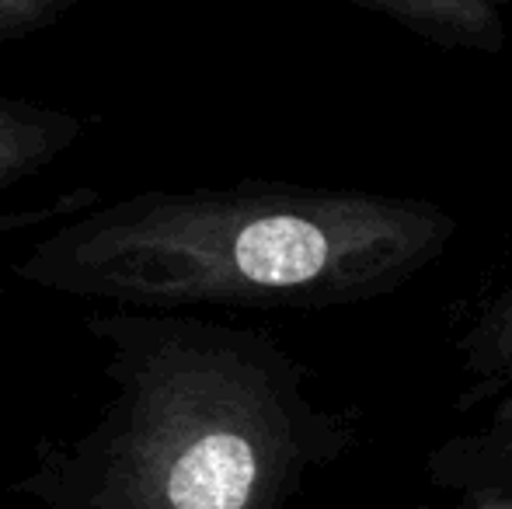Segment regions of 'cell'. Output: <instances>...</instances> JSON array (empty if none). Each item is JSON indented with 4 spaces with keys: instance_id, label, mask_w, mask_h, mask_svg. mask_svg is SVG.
<instances>
[{
    "instance_id": "cell-3",
    "label": "cell",
    "mask_w": 512,
    "mask_h": 509,
    "mask_svg": "<svg viewBox=\"0 0 512 509\" xmlns=\"http://www.w3.org/2000/svg\"><path fill=\"white\" fill-rule=\"evenodd\" d=\"M84 133V119L63 109L0 95V189L39 175Z\"/></svg>"
},
{
    "instance_id": "cell-4",
    "label": "cell",
    "mask_w": 512,
    "mask_h": 509,
    "mask_svg": "<svg viewBox=\"0 0 512 509\" xmlns=\"http://www.w3.org/2000/svg\"><path fill=\"white\" fill-rule=\"evenodd\" d=\"M387 14L429 39L467 49L502 46V4L499 0H356Z\"/></svg>"
},
{
    "instance_id": "cell-7",
    "label": "cell",
    "mask_w": 512,
    "mask_h": 509,
    "mask_svg": "<svg viewBox=\"0 0 512 509\" xmlns=\"http://www.w3.org/2000/svg\"><path fill=\"white\" fill-rule=\"evenodd\" d=\"M509 429H512V415H509Z\"/></svg>"
},
{
    "instance_id": "cell-1",
    "label": "cell",
    "mask_w": 512,
    "mask_h": 509,
    "mask_svg": "<svg viewBox=\"0 0 512 509\" xmlns=\"http://www.w3.org/2000/svg\"><path fill=\"white\" fill-rule=\"evenodd\" d=\"M446 220L429 206L290 185L136 192L67 220L14 262L32 286L140 311L314 307L422 262Z\"/></svg>"
},
{
    "instance_id": "cell-2",
    "label": "cell",
    "mask_w": 512,
    "mask_h": 509,
    "mask_svg": "<svg viewBox=\"0 0 512 509\" xmlns=\"http://www.w3.org/2000/svg\"><path fill=\"white\" fill-rule=\"evenodd\" d=\"M112 384L74 440L42 447L11 492L46 509H279L304 433L279 363L255 342L164 311L91 314Z\"/></svg>"
},
{
    "instance_id": "cell-6",
    "label": "cell",
    "mask_w": 512,
    "mask_h": 509,
    "mask_svg": "<svg viewBox=\"0 0 512 509\" xmlns=\"http://www.w3.org/2000/svg\"><path fill=\"white\" fill-rule=\"evenodd\" d=\"M478 509H512V503H488V506H478Z\"/></svg>"
},
{
    "instance_id": "cell-5",
    "label": "cell",
    "mask_w": 512,
    "mask_h": 509,
    "mask_svg": "<svg viewBox=\"0 0 512 509\" xmlns=\"http://www.w3.org/2000/svg\"><path fill=\"white\" fill-rule=\"evenodd\" d=\"M77 0H0V42L42 32L74 7Z\"/></svg>"
}]
</instances>
